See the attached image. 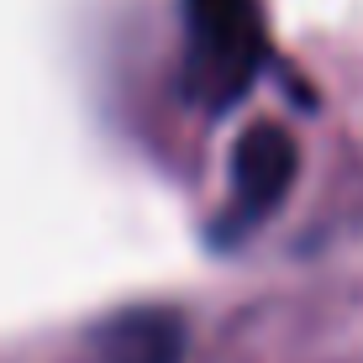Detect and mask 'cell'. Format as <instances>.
Masks as SVG:
<instances>
[{"label":"cell","mask_w":363,"mask_h":363,"mask_svg":"<svg viewBox=\"0 0 363 363\" xmlns=\"http://www.w3.org/2000/svg\"><path fill=\"white\" fill-rule=\"evenodd\" d=\"M100 358L106 363H179L184 358V321L174 311L137 306L100 327Z\"/></svg>","instance_id":"3957f363"},{"label":"cell","mask_w":363,"mask_h":363,"mask_svg":"<svg viewBox=\"0 0 363 363\" xmlns=\"http://www.w3.org/2000/svg\"><path fill=\"white\" fill-rule=\"evenodd\" d=\"M269 58L258 0H184V95L206 111H232Z\"/></svg>","instance_id":"6da1fadb"},{"label":"cell","mask_w":363,"mask_h":363,"mask_svg":"<svg viewBox=\"0 0 363 363\" xmlns=\"http://www.w3.org/2000/svg\"><path fill=\"white\" fill-rule=\"evenodd\" d=\"M295 174H300L295 137L274 121H253L232 147V206L216 227V247L242 242L264 216H274L284 195L295 190Z\"/></svg>","instance_id":"7a4b0ae2"}]
</instances>
